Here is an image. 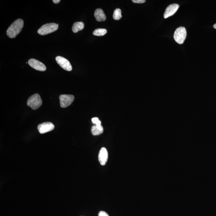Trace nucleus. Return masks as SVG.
I'll use <instances>...</instances> for the list:
<instances>
[{"mask_svg": "<svg viewBox=\"0 0 216 216\" xmlns=\"http://www.w3.org/2000/svg\"><path fill=\"white\" fill-rule=\"evenodd\" d=\"M24 26V21L18 19L14 21L7 31V35L11 39L15 38L22 30Z\"/></svg>", "mask_w": 216, "mask_h": 216, "instance_id": "nucleus-1", "label": "nucleus"}, {"mask_svg": "<svg viewBox=\"0 0 216 216\" xmlns=\"http://www.w3.org/2000/svg\"><path fill=\"white\" fill-rule=\"evenodd\" d=\"M59 25L55 23H50L42 25L38 30V33L41 35H45L56 31Z\"/></svg>", "mask_w": 216, "mask_h": 216, "instance_id": "nucleus-2", "label": "nucleus"}, {"mask_svg": "<svg viewBox=\"0 0 216 216\" xmlns=\"http://www.w3.org/2000/svg\"><path fill=\"white\" fill-rule=\"evenodd\" d=\"M42 104V100L38 94H35L31 96L28 99L27 105L34 110L38 109Z\"/></svg>", "mask_w": 216, "mask_h": 216, "instance_id": "nucleus-3", "label": "nucleus"}, {"mask_svg": "<svg viewBox=\"0 0 216 216\" xmlns=\"http://www.w3.org/2000/svg\"><path fill=\"white\" fill-rule=\"evenodd\" d=\"M187 37V31L184 27H180L176 30L174 34V39L177 43L183 44Z\"/></svg>", "mask_w": 216, "mask_h": 216, "instance_id": "nucleus-4", "label": "nucleus"}, {"mask_svg": "<svg viewBox=\"0 0 216 216\" xmlns=\"http://www.w3.org/2000/svg\"><path fill=\"white\" fill-rule=\"evenodd\" d=\"M75 97L71 95H62L59 96L60 103L62 108H66L70 106L74 100Z\"/></svg>", "mask_w": 216, "mask_h": 216, "instance_id": "nucleus-5", "label": "nucleus"}, {"mask_svg": "<svg viewBox=\"0 0 216 216\" xmlns=\"http://www.w3.org/2000/svg\"><path fill=\"white\" fill-rule=\"evenodd\" d=\"M56 61L58 64L60 66L62 69L70 71L72 70V66L70 62L67 59L64 57L61 56L56 57Z\"/></svg>", "mask_w": 216, "mask_h": 216, "instance_id": "nucleus-6", "label": "nucleus"}, {"mask_svg": "<svg viewBox=\"0 0 216 216\" xmlns=\"http://www.w3.org/2000/svg\"><path fill=\"white\" fill-rule=\"evenodd\" d=\"M37 128L41 134H44L53 130L55 128V126L51 122H45L39 124Z\"/></svg>", "mask_w": 216, "mask_h": 216, "instance_id": "nucleus-7", "label": "nucleus"}, {"mask_svg": "<svg viewBox=\"0 0 216 216\" xmlns=\"http://www.w3.org/2000/svg\"><path fill=\"white\" fill-rule=\"evenodd\" d=\"M28 64L31 67L37 70L44 71H46V67L42 62L36 59H31L28 61Z\"/></svg>", "mask_w": 216, "mask_h": 216, "instance_id": "nucleus-8", "label": "nucleus"}, {"mask_svg": "<svg viewBox=\"0 0 216 216\" xmlns=\"http://www.w3.org/2000/svg\"><path fill=\"white\" fill-rule=\"evenodd\" d=\"M179 7V5L177 4H171L169 5L166 8L165 11L164 17L167 18L171 16L175 13Z\"/></svg>", "mask_w": 216, "mask_h": 216, "instance_id": "nucleus-9", "label": "nucleus"}, {"mask_svg": "<svg viewBox=\"0 0 216 216\" xmlns=\"http://www.w3.org/2000/svg\"><path fill=\"white\" fill-rule=\"evenodd\" d=\"M108 159V153L107 150L105 147L102 148L99 151V160L101 165H106Z\"/></svg>", "mask_w": 216, "mask_h": 216, "instance_id": "nucleus-10", "label": "nucleus"}, {"mask_svg": "<svg viewBox=\"0 0 216 216\" xmlns=\"http://www.w3.org/2000/svg\"><path fill=\"white\" fill-rule=\"evenodd\" d=\"M94 16L96 20L99 22H101L106 20V17L103 10L97 8L95 11Z\"/></svg>", "mask_w": 216, "mask_h": 216, "instance_id": "nucleus-11", "label": "nucleus"}, {"mask_svg": "<svg viewBox=\"0 0 216 216\" xmlns=\"http://www.w3.org/2000/svg\"><path fill=\"white\" fill-rule=\"evenodd\" d=\"M103 128L101 125H95L91 128V133L93 135H99L101 134L103 132Z\"/></svg>", "mask_w": 216, "mask_h": 216, "instance_id": "nucleus-12", "label": "nucleus"}, {"mask_svg": "<svg viewBox=\"0 0 216 216\" xmlns=\"http://www.w3.org/2000/svg\"><path fill=\"white\" fill-rule=\"evenodd\" d=\"M85 25L83 22H75L72 27V31L74 33H76L79 31H81L84 28Z\"/></svg>", "mask_w": 216, "mask_h": 216, "instance_id": "nucleus-13", "label": "nucleus"}, {"mask_svg": "<svg viewBox=\"0 0 216 216\" xmlns=\"http://www.w3.org/2000/svg\"><path fill=\"white\" fill-rule=\"evenodd\" d=\"M107 33V30L104 28H98L93 32V35L96 36H103Z\"/></svg>", "mask_w": 216, "mask_h": 216, "instance_id": "nucleus-14", "label": "nucleus"}, {"mask_svg": "<svg viewBox=\"0 0 216 216\" xmlns=\"http://www.w3.org/2000/svg\"><path fill=\"white\" fill-rule=\"evenodd\" d=\"M121 11L120 8H116L114 12L113 19L115 20H119L122 18Z\"/></svg>", "mask_w": 216, "mask_h": 216, "instance_id": "nucleus-15", "label": "nucleus"}, {"mask_svg": "<svg viewBox=\"0 0 216 216\" xmlns=\"http://www.w3.org/2000/svg\"><path fill=\"white\" fill-rule=\"evenodd\" d=\"M92 121L95 125H101V122L97 117H94L92 119Z\"/></svg>", "mask_w": 216, "mask_h": 216, "instance_id": "nucleus-16", "label": "nucleus"}, {"mask_svg": "<svg viewBox=\"0 0 216 216\" xmlns=\"http://www.w3.org/2000/svg\"><path fill=\"white\" fill-rule=\"evenodd\" d=\"M98 216H109V215L106 212L101 211L98 214Z\"/></svg>", "mask_w": 216, "mask_h": 216, "instance_id": "nucleus-17", "label": "nucleus"}, {"mask_svg": "<svg viewBox=\"0 0 216 216\" xmlns=\"http://www.w3.org/2000/svg\"><path fill=\"white\" fill-rule=\"evenodd\" d=\"M132 1L136 3H143L146 2L145 0H133Z\"/></svg>", "mask_w": 216, "mask_h": 216, "instance_id": "nucleus-18", "label": "nucleus"}, {"mask_svg": "<svg viewBox=\"0 0 216 216\" xmlns=\"http://www.w3.org/2000/svg\"><path fill=\"white\" fill-rule=\"evenodd\" d=\"M52 1H53L54 3L57 4L60 2V0H53Z\"/></svg>", "mask_w": 216, "mask_h": 216, "instance_id": "nucleus-19", "label": "nucleus"}, {"mask_svg": "<svg viewBox=\"0 0 216 216\" xmlns=\"http://www.w3.org/2000/svg\"><path fill=\"white\" fill-rule=\"evenodd\" d=\"M214 28H215V29H216V24H214Z\"/></svg>", "mask_w": 216, "mask_h": 216, "instance_id": "nucleus-20", "label": "nucleus"}]
</instances>
